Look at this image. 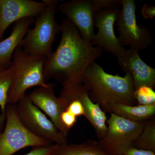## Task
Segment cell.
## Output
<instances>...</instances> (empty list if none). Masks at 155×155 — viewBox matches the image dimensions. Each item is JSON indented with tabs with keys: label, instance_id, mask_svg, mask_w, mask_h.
<instances>
[{
	"label": "cell",
	"instance_id": "1",
	"mask_svg": "<svg viewBox=\"0 0 155 155\" xmlns=\"http://www.w3.org/2000/svg\"><path fill=\"white\" fill-rule=\"evenodd\" d=\"M61 41L55 51L45 59V80L55 81L64 87L82 83L89 66L103 55L101 48L84 39L67 18L61 24Z\"/></svg>",
	"mask_w": 155,
	"mask_h": 155
},
{
	"label": "cell",
	"instance_id": "2",
	"mask_svg": "<svg viewBox=\"0 0 155 155\" xmlns=\"http://www.w3.org/2000/svg\"><path fill=\"white\" fill-rule=\"evenodd\" d=\"M125 72L124 77L109 74L95 61L84 74L82 84L92 101L99 104L103 109L114 102L136 105L133 79L129 72Z\"/></svg>",
	"mask_w": 155,
	"mask_h": 155
},
{
	"label": "cell",
	"instance_id": "3",
	"mask_svg": "<svg viewBox=\"0 0 155 155\" xmlns=\"http://www.w3.org/2000/svg\"><path fill=\"white\" fill-rule=\"evenodd\" d=\"M44 11L35 17L34 26L29 28L19 47L25 53L46 59L52 52L56 37L61 32V25L56 21L58 0H43Z\"/></svg>",
	"mask_w": 155,
	"mask_h": 155
},
{
	"label": "cell",
	"instance_id": "4",
	"mask_svg": "<svg viewBox=\"0 0 155 155\" xmlns=\"http://www.w3.org/2000/svg\"><path fill=\"white\" fill-rule=\"evenodd\" d=\"M45 58L30 55L18 47L12 58L14 78L8 94L7 104H17L28 89L46 85L44 74Z\"/></svg>",
	"mask_w": 155,
	"mask_h": 155
},
{
	"label": "cell",
	"instance_id": "5",
	"mask_svg": "<svg viewBox=\"0 0 155 155\" xmlns=\"http://www.w3.org/2000/svg\"><path fill=\"white\" fill-rule=\"evenodd\" d=\"M121 6L120 0H72L61 3L58 10L75 25L81 37L91 44L95 34L94 19L97 11Z\"/></svg>",
	"mask_w": 155,
	"mask_h": 155
},
{
	"label": "cell",
	"instance_id": "6",
	"mask_svg": "<svg viewBox=\"0 0 155 155\" xmlns=\"http://www.w3.org/2000/svg\"><path fill=\"white\" fill-rule=\"evenodd\" d=\"M6 124L0 133V155H12L27 147L45 146L53 144L38 137L25 128L17 114V104H7Z\"/></svg>",
	"mask_w": 155,
	"mask_h": 155
},
{
	"label": "cell",
	"instance_id": "7",
	"mask_svg": "<svg viewBox=\"0 0 155 155\" xmlns=\"http://www.w3.org/2000/svg\"><path fill=\"white\" fill-rule=\"evenodd\" d=\"M105 135L98 140L100 147L108 155H120L132 147L141 132L145 122H134L110 114L106 122Z\"/></svg>",
	"mask_w": 155,
	"mask_h": 155
},
{
	"label": "cell",
	"instance_id": "8",
	"mask_svg": "<svg viewBox=\"0 0 155 155\" xmlns=\"http://www.w3.org/2000/svg\"><path fill=\"white\" fill-rule=\"evenodd\" d=\"M17 114L25 128L35 135L58 145L68 144L67 136L61 133L25 94L17 104Z\"/></svg>",
	"mask_w": 155,
	"mask_h": 155
},
{
	"label": "cell",
	"instance_id": "9",
	"mask_svg": "<svg viewBox=\"0 0 155 155\" xmlns=\"http://www.w3.org/2000/svg\"><path fill=\"white\" fill-rule=\"evenodd\" d=\"M122 8L117 21L122 47L129 46L136 51H143L150 46L153 39L148 28L138 25L137 22V6L134 0L121 1Z\"/></svg>",
	"mask_w": 155,
	"mask_h": 155
},
{
	"label": "cell",
	"instance_id": "10",
	"mask_svg": "<svg viewBox=\"0 0 155 155\" xmlns=\"http://www.w3.org/2000/svg\"><path fill=\"white\" fill-rule=\"evenodd\" d=\"M120 7L104 8L97 11L94 23L98 31L91 44L115 56L121 67L126 49L120 45L114 31V24L118 20L121 10Z\"/></svg>",
	"mask_w": 155,
	"mask_h": 155
},
{
	"label": "cell",
	"instance_id": "11",
	"mask_svg": "<svg viewBox=\"0 0 155 155\" xmlns=\"http://www.w3.org/2000/svg\"><path fill=\"white\" fill-rule=\"evenodd\" d=\"M60 97L67 108V102L70 100L77 99L82 104L84 110V117L94 128L98 140L105 135L107 130V116L105 112L99 104L92 101L88 91L81 84L62 88Z\"/></svg>",
	"mask_w": 155,
	"mask_h": 155
},
{
	"label": "cell",
	"instance_id": "12",
	"mask_svg": "<svg viewBox=\"0 0 155 155\" xmlns=\"http://www.w3.org/2000/svg\"><path fill=\"white\" fill-rule=\"evenodd\" d=\"M46 7L43 1L0 0V41L12 23L28 17L35 18Z\"/></svg>",
	"mask_w": 155,
	"mask_h": 155
},
{
	"label": "cell",
	"instance_id": "13",
	"mask_svg": "<svg viewBox=\"0 0 155 155\" xmlns=\"http://www.w3.org/2000/svg\"><path fill=\"white\" fill-rule=\"evenodd\" d=\"M55 83L47 84L28 95L31 102L50 117L58 130L67 136L69 130L63 124L61 115L66 110V107L60 97L55 94Z\"/></svg>",
	"mask_w": 155,
	"mask_h": 155
},
{
	"label": "cell",
	"instance_id": "14",
	"mask_svg": "<svg viewBox=\"0 0 155 155\" xmlns=\"http://www.w3.org/2000/svg\"><path fill=\"white\" fill-rule=\"evenodd\" d=\"M121 67L123 71L130 73L135 90L142 86L155 88V69L142 60L138 51L130 48L125 50V58Z\"/></svg>",
	"mask_w": 155,
	"mask_h": 155
},
{
	"label": "cell",
	"instance_id": "15",
	"mask_svg": "<svg viewBox=\"0 0 155 155\" xmlns=\"http://www.w3.org/2000/svg\"><path fill=\"white\" fill-rule=\"evenodd\" d=\"M34 20L28 17L15 22L10 35L0 41V64L4 69L11 67L15 50L20 46Z\"/></svg>",
	"mask_w": 155,
	"mask_h": 155
},
{
	"label": "cell",
	"instance_id": "16",
	"mask_svg": "<svg viewBox=\"0 0 155 155\" xmlns=\"http://www.w3.org/2000/svg\"><path fill=\"white\" fill-rule=\"evenodd\" d=\"M104 109L132 122H146L155 118V104L136 106L114 102L108 104Z\"/></svg>",
	"mask_w": 155,
	"mask_h": 155
},
{
	"label": "cell",
	"instance_id": "17",
	"mask_svg": "<svg viewBox=\"0 0 155 155\" xmlns=\"http://www.w3.org/2000/svg\"><path fill=\"white\" fill-rule=\"evenodd\" d=\"M56 155H108L97 141L89 140L80 144L59 146Z\"/></svg>",
	"mask_w": 155,
	"mask_h": 155
},
{
	"label": "cell",
	"instance_id": "18",
	"mask_svg": "<svg viewBox=\"0 0 155 155\" xmlns=\"http://www.w3.org/2000/svg\"><path fill=\"white\" fill-rule=\"evenodd\" d=\"M14 78V69L11 66L0 70V132L5 119V111L8 94Z\"/></svg>",
	"mask_w": 155,
	"mask_h": 155
},
{
	"label": "cell",
	"instance_id": "19",
	"mask_svg": "<svg viewBox=\"0 0 155 155\" xmlns=\"http://www.w3.org/2000/svg\"><path fill=\"white\" fill-rule=\"evenodd\" d=\"M132 147L155 153V119L145 122L141 132L135 139Z\"/></svg>",
	"mask_w": 155,
	"mask_h": 155
},
{
	"label": "cell",
	"instance_id": "20",
	"mask_svg": "<svg viewBox=\"0 0 155 155\" xmlns=\"http://www.w3.org/2000/svg\"><path fill=\"white\" fill-rule=\"evenodd\" d=\"M134 96L137 103L140 105L155 104V92L153 88L147 86H142L134 90Z\"/></svg>",
	"mask_w": 155,
	"mask_h": 155
},
{
	"label": "cell",
	"instance_id": "21",
	"mask_svg": "<svg viewBox=\"0 0 155 155\" xmlns=\"http://www.w3.org/2000/svg\"><path fill=\"white\" fill-rule=\"evenodd\" d=\"M60 146L57 144L34 147L28 153L24 155H56Z\"/></svg>",
	"mask_w": 155,
	"mask_h": 155
},
{
	"label": "cell",
	"instance_id": "22",
	"mask_svg": "<svg viewBox=\"0 0 155 155\" xmlns=\"http://www.w3.org/2000/svg\"><path fill=\"white\" fill-rule=\"evenodd\" d=\"M66 110L72 113L76 117L84 115L83 106L78 100L73 99L68 101Z\"/></svg>",
	"mask_w": 155,
	"mask_h": 155
},
{
	"label": "cell",
	"instance_id": "23",
	"mask_svg": "<svg viewBox=\"0 0 155 155\" xmlns=\"http://www.w3.org/2000/svg\"><path fill=\"white\" fill-rule=\"evenodd\" d=\"M61 118V122L69 130L74 126L77 121V117L67 110L62 113Z\"/></svg>",
	"mask_w": 155,
	"mask_h": 155
},
{
	"label": "cell",
	"instance_id": "24",
	"mask_svg": "<svg viewBox=\"0 0 155 155\" xmlns=\"http://www.w3.org/2000/svg\"><path fill=\"white\" fill-rule=\"evenodd\" d=\"M120 155H155V153L131 147Z\"/></svg>",
	"mask_w": 155,
	"mask_h": 155
},
{
	"label": "cell",
	"instance_id": "25",
	"mask_svg": "<svg viewBox=\"0 0 155 155\" xmlns=\"http://www.w3.org/2000/svg\"><path fill=\"white\" fill-rule=\"evenodd\" d=\"M141 13L143 17L146 19H152L155 16V6L146 4L142 8Z\"/></svg>",
	"mask_w": 155,
	"mask_h": 155
},
{
	"label": "cell",
	"instance_id": "26",
	"mask_svg": "<svg viewBox=\"0 0 155 155\" xmlns=\"http://www.w3.org/2000/svg\"><path fill=\"white\" fill-rule=\"evenodd\" d=\"M4 68H3L2 66H1V64H0V70H2V69H4Z\"/></svg>",
	"mask_w": 155,
	"mask_h": 155
}]
</instances>
